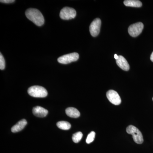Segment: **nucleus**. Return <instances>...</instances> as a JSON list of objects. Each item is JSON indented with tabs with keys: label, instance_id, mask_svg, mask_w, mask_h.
<instances>
[{
	"label": "nucleus",
	"instance_id": "nucleus-14",
	"mask_svg": "<svg viewBox=\"0 0 153 153\" xmlns=\"http://www.w3.org/2000/svg\"><path fill=\"white\" fill-rule=\"evenodd\" d=\"M57 126L58 128L64 130H68L71 128V125L69 123L65 121H61L57 123Z\"/></svg>",
	"mask_w": 153,
	"mask_h": 153
},
{
	"label": "nucleus",
	"instance_id": "nucleus-2",
	"mask_svg": "<svg viewBox=\"0 0 153 153\" xmlns=\"http://www.w3.org/2000/svg\"><path fill=\"white\" fill-rule=\"evenodd\" d=\"M28 93L29 95L35 97H45L48 94L47 90L44 87L38 85L29 88Z\"/></svg>",
	"mask_w": 153,
	"mask_h": 153
},
{
	"label": "nucleus",
	"instance_id": "nucleus-6",
	"mask_svg": "<svg viewBox=\"0 0 153 153\" xmlns=\"http://www.w3.org/2000/svg\"><path fill=\"white\" fill-rule=\"evenodd\" d=\"M143 28V24L141 22H138L133 24L128 27L129 34L132 37H136L141 33Z\"/></svg>",
	"mask_w": 153,
	"mask_h": 153
},
{
	"label": "nucleus",
	"instance_id": "nucleus-19",
	"mask_svg": "<svg viewBox=\"0 0 153 153\" xmlns=\"http://www.w3.org/2000/svg\"><path fill=\"white\" fill-rule=\"evenodd\" d=\"M114 57L115 59L116 60H117V59L119 58V56H118L117 54H115L114 55Z\"/></svg>",
	"mask_w": 153,
	"mask_h": 153
},
{
	"label": "nucleus",
	"instance_id": "nucleus-18",
	"mask_svg": "<svg viewBox=\"0 0 153 153\" xmlns=\"http://www.w3.org/2000/svg\"><path fill=\"white\" fill-rule=\"evenodd\" d=\"M1 2L6 3V4H10V3H13L15 1L14 0H1Z\"/></svg>",
	"mask_w": 153,
	"mask_h": 153
},
{
	"label": "nucleus",
	"instance_id": "nucleus-11",
	"mask_svg": "<svg viewBox=\"0 0 153 153\" xmlns=\"http://www.w3.org/2000/svg\"><path fill=\"white\" fill-rule=\"evenodd\" d=\"M27 124V121L26 120H22L12 128L11 131L13 133L18 132L23 129Z\"/></svg>",
	"mask_w": 153,
	"mask_h": 153
},
{
	"label": "nucleus",
	"instance_id": "nucleus-7",
	"mask_svg": "<svg viewBox=\"0 0 153 153\" xmlns=\"http://www.w3.org/2000/svg\"><path fill=\"white\" fill-rule=\"evenodd\" d=\"M101 25V20L99 18L94 19L91 24L89 27V31L91 35L93 37H96L99 34Z\"/></svg>",
	"mask_w": 153,
	"mask_h": 153
},
{
	"label": "nucleus",
	"instance_id": "nucleus-3",
	"mask_svg": "<svg viewBox=\"0 0 153 153\" xmlns=\"http://www.w3.org/2000/svg\"><path fill=\"white\" fill-rule=\"evenodd\" d=\"M126 131L128 133L132 136L134 141L137 144H141L143 142V138L142 133L134 126H128L127 128Z\"/></svg>",
	"mask_w": 153,
	"mask_h": 153
},
{
	"label": "nucleus",
	"instance_id": "nucleus-1",
	"mask_svg": "<svg viewBox=\"0 0 153 153\" xmlns=\"http://www.w3.org/2000/svg\"><path fill=\"white\" fill-rule=\"evenodd\" d=\"M27 19L38 26H42L44 24V19L40 11L36 9H28L25 12Z\"/></svg>",
	"mask_w": 153,
	"mask_h": 153
},
{
	"label": "nucleus",
	"instance_id": "nucleus-4",
	"mask_svg": "<svg viewBox=\"0 0 153 153\" xmlns=\"http://www.w3.org/2000/svg\"><path fill=\"white\" fill-rule=\"evenodd\" d=\"M79 54L76 52H74L61 56L58 58L57 61L61 64H66L76 61L79 59Z\"/></svg>",
	"mask_w": 153,
	"mask_h": 153
},
{
	"label": "nucleus",
	"instance_id": "nucleus-12",
	"mask_svg": "<svg viewBox=\"0 0 153 153\" xmlns=\"http://www.w3.org/2000/svg\"><path fill=\"white\" fill-rule=\"evenodd\" d=\"M66 113L69 117L77 118L80 116V113L79 111L74 107H69L66 108Z\"/></svg>",
	"mask_w": 153,
	"mask_h": 153
},
{
	"label": "nucleus",
	"instance_id": "nucleus-9",
	"mask_svg": "<svg viewBox=\"0 0 153 153\" xmlns=\"http://www.w3.org/2000/svg\"><path fill=\"white\" fill-rule=\"evenodd\" d=\"M33 112L34 115L39 117H44L48 114L47 110L41 106H36L33 108Z\"/></svg>",
	"mask_w": 153,
	"mask_h": 153
},
{
	"label": "nucleus",
	"instance_id": "nucleus-16",
	"mask_svg": "<svg viewBox=\"0 0 153 153\" xmlns=\"http://www.w3.org/2000/svg\"><path fill=\"white\" fill-rule=\"evenodd\" d=\"M95 133L94 131H91L88 134L86 140V142L87 144L92 143L94 140L95 138Z\"/></svg>",
	"mask_w": 153,
	"mask_h": 153
},
{
	"label": "nucleus",
	"instance_id": "nucleus-15",
	"mask_svg": "<svg viewBox=\"0 0 153 153\" xmlns=\"http://www.w3.org/2000/svg\"><path fill=\"white\" fill-rule=\"evenodd\" d=\"M82 134L81 132L79 131L76 132V133L74 134L72 136V140L74 143H79L82 137Z\"/></svg>",
	"mask_w": 153,
	"mask_h": 153
},
{
	"label": "nucleus",
	"instance_id": "nucleus-13",
	"mask_svg": "<svg viewBox=\"0 0 153 153\" xmlns=\"http://www.w3.org/2000/svg\"><path fill=\"white\" fill-rule=\"evenodd\" d=\"M124 4L126 7H140L142 6V3L138 0H126L124 1Z\"/></svg>",
	"mask_w": 153,
	"mask_h": 153
},
{
	"label": "nucleus",
	"instance_id": "nucleus-5",
	"mask_svg": "<svg viewBox=\"0 0 153 153\" xmlns=\"http://www.w3.org/2000/svg\"><path fill=\"white\" fill-rule=\"evenodd\" d=\"M76 12L74 9L65 7L60 11V16L63 20H68L73 19L76 17Z\"/></svg>",
	"mask_w": 153,
	"mask_h": 153
},
{
	"label": "nucleus",
	"instance_id": "nucleus-21",
	"mask_svg": "<svg viewBox=\"0 0 153 153\" xmlns=\"http://www.w3.org/2000/svg\"></svg>",
	"mask_w": 153,
	"mask_h": 153
},
{
	"label": "nucleus",
	"instance_id": "nucleus-17",
	"mask_svg": "<svg viewBox=\"0 0 153 153\" xmlns=\"http://www.w3.org/2000/svg\"><path fill=\"white\" fill-rule=\"evenodd\" d=\"M5 68V61L1 53L0 54V69L4 70Z\"/></svg>",
	"mask_w": 153,
	"mask_h": 153
},
{
	"label": "nucleus",
	"instance_id": "nucleus-10",
	"mask_svg": "<svg viewBox=\"0 0 153 153\" xmlns=\"http://www.w3.org/2000/svg\"><path fill=\"white\" fill-rule=\"evenodd\" d=\"M116 63L118 66H119L123 70L126 71L129 70L130 66L128 62L123 56L121 55L119 56L118 59L116 60Z\"/></svg>",
	"mask_w": 153,
	"mask_h": 153
},
{
	"label": "nucleus",
	"instance_id": "nucleus-20",
	"mask_svg": "<svg viewBox=\"0 0 153 153\" xmlns=\"http://www.w3.org/2000/svg\"><path fill=\"white\" fill-rule=\"evenodd\" d=\"M150 59L151 61H152L153 62V52L152 53V55H151Z\"/></svg>",
	"mask_w": 153,
	"mask_h": 153
},
{
	"label": "nucleus",
	"instance_id": "nucleus-8",
	"mask_svg": "<svg viewBox=\"0 0 153 153\" xmlns=\"http://www.w3.org/2000/svg\"><path fill=\"white\" fill-rule=\"evenodd\" d=\"M106 96L108 99L112 104L119 105L121 103V99L117 91L113 90H110L107 91Z\"/></svg>",
	"mask_w": 153,
	"mask_h": 153
}]
</instances>
